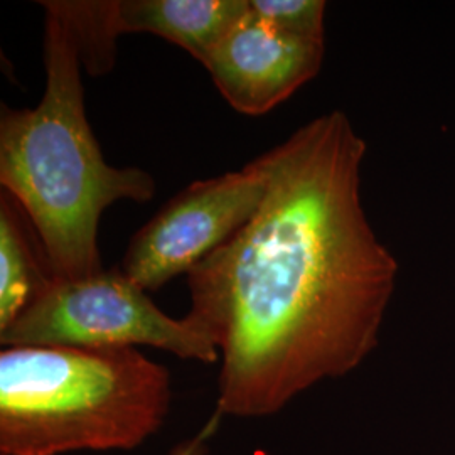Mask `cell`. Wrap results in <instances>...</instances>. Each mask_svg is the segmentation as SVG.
Returning a JSON list of instances; mask_svg holds the SVG:
<instances>
[{"label":"cell","instance_id":"cell-1","mask_svg":"<svg viewBox=\"0 0 455 455\" xmlns=\"http://www.w3.org/2000/svg\"><path fill=\"white\" fill-rule=\"evenodd\" d=\"M366 150L344 112L312 118L272 148L260 210L188 274L221 359L218 415L272 417L378 346L400 267L363 206Z\"/></svg>","mask_w":455,"mask_h":455},{"label":"cell","instance_id":"cell-8","mask_svg":"<svg viewBox=\"0 0 455 455\" xmlns=\"http://www.w3.org/2000/svg\"><path fill=\"white\" fill-rule=\"evenodd\" d=\"M48 265L36 260L11 196L0 199V331L16 321L51 278Z\"/></svg>","mask_w":455,"mask_h":455},{"label":"cell","instance_id":"cell-7","mask_svg":"<svg viewBox=\"0 0 455 455\" xmlns=\"http://www.w3.org/2000/svg\"><path fill=\"white\" fill-rule=\"evenodd\" d=\"M248 9V0H116V26L120 34L159 36L204 66Z\"/></svg>","mask_w":455,"mask_h":455},{"label":"cell","instance_id":"cell-11","mask_svg":"<svg viewBox=\"0 0 455 455\" xmlns=\"http://www.w3.org/2000/svg\"><path fill=\"white\" fill-rule=\"evenodd\" d=\"M208 434H210V430L203 432V434H201L199 437H196V439L182 442V443L178 445L169 455H210L208 454V449H206V442H204Z\"/></svg>","mask_w":455,"mask_h":455},{"label":"cell","instance_id":"cell-3","mask_svg":"<svg viewBox=\"0 0 455 455\" xmlns=\"http://www.w3.org/2000/svg\"><path fill=\"white\" fill-rule=\"evenodd\" d=\"M171 403V373L137 347H5L0 455L133 451Z\"/></svg>","mask_w":455,"mask_h":455},{"label":"cell","instance_id":"cell-4","mask_svg":"<svg viewBox=\"0 0 455 455\" xmlns=\"http://www.w3.org/2000/svg\"><path fill=\"white\" fill-rule=\"evenodd\" d=\"M4 347H137L180 359L216 363L220 353L193 315L174 319L159 309L122 268L80 278L51 276L16 321L0 331Z\"/></svg>","mask_w":455,"mask_h":455},{"label":"cell","instance_id":"cell-2","mask_svg":"<svg viewBox=\"0 0 455 455\" xmlns=\"http://www.w3.org/2000/svg\"><path fill=\"white\" fill-rule=\"evenodd\" d=\"M39 4L46 11V90L36 108L2 103L0 184L36 228L51 275H95L103 270L101 214L122 199L150 201L156 180L105 161L84 112L76 39L51 0Z\"/></svg>","mask_w":455,"mask_h":455},{"label":"cell","instance_id":"cell-5","mask_svg":"<svg viewBox=\"0 0 455 455\" xmlns=\"http://www.w3.org/2000/svg\"><path fill=\"white\" fill-rule=\"evenodd\" d=\"M272 169L268 150L240 171L189 184L133 235L122 272L146 292L189 274L260 210Z\"/></svg>","mask_w":455,"mask_h":455},{"label":"cell","instance_id":"cell-6","mask_svg":"<svg viewBox=\"0 0 455 455\" xmlns=\"http://www.w3.org/2000/svg\"><path fill=\"white\" fill-rule=\"evenodd\" d=\"M323 60L324 43L278 33L248 9L204 68L236 112L260 116L315 78Z\"/></svg>","mask_w":455,"mask_h":455},{"label":"cell","instance_id":"cell-10","mask_svg":"<svg viewBox=\"0 0 455 455\" xmlns=\"http://www.w3.org/2000/svg\"><path fill=\"white\" fill-rule=\"evenodd\" d=\"M250 12L278 33L324 43V0H248Z\"/></svg>","mask_w":455,"mask_h":455},{"label":"cell","instance_id":"cell-9","mask_svg":"<svg viewBox=\"0 0 455 455\" xmlns=\"http://www.w3.org/2000/svg\"><path fill=\"white\" fill-rule=\"evenodd\" d=\"M51 2L76 39L82 65L92 76L107 75L115 65L116 37L122 36L116 26V0Z\"/></svg>","mask_w":455,"mask_h":455}]
</instances>
